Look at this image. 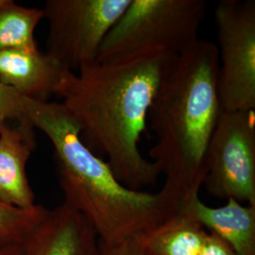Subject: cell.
Here are the masks:
<instances>
[{"mask_svg":"<svg viewBox=\"0 0 255 255\" xmlns=\"http://www.w3.org/2000/svg\"><path fill=\"white\" fill-rule=\"evenodd\" d=\"M174 56L152 53L112 63L95 62L64 70L54 96L80 128L82 143L105 161L128 188L155 185L160 170L140 151L148 111Z\"/></svg>","mask_w":255,"mask_h":255,"instance_id":"1","label":"cell"},{"mask_svg":"<svg viewBox=\"0 0 255 255\" xmlns=\"http://www.w3.org/2000/svg\"><path fill=\"white\" fill-rule=\"evenodd\" d=\"M26 113L53 146L64 204L89 222L100 241L145 235L180 211L164 188L132 190L119 182L108 164L82 143L78 124L61 102L27 100Z\"/></svg>","mask_w":255,"mask_h":255,"instance_id":"2","label":"cell"},{"mask_svg":"<svg viewBox=\"0 0 255 255\" xmlns=\"http://www.w3.org/2000/svg\"><path fill=\"white\" fill-rule=\"evenodd\" d=\"M219 65L218 47L205 40L174 56L148 111L157 137L149 156L180 208L199 196L206 173L207 146L222 111Z\"/></svg>","mask_w":255,"mask_h":255,"instance_id":"3","label":"cell"},{"mask_svg":"<svg viewBox=\"0 0 255 255\" xmlns=\"http://www.w3.org/2000/svg\"><path fill=\"white\" fill-rule=\"evenodd\" d=\"M207 7L205 0H131L105 37L97 62L180 55L200 40Z\"/></svg>","mask_w":255,"mask_h":255,"instance_id":"4","label":"cell"},{"mask_svg":"<svg viewBox=\"0 0 255 255\" xmlns=\"http://www.w3.org/2000/svg\"><path fill=\"white\" fill-rule=\"evenodd\" d=\"M131 0H47L46 54L68 71L97 62L101 45Z\"/></svg>","mask_w":255,"mask_h":255,"instance_id":"5","label":"cell"},{"mask_svg":"<svg viewBox=\"0 0 255 255\" xmlns=\"http://www.w3.org/2000/svg\"><path fill=\"white\" fill-rule=\"evenodd\" d=\"M210 195L255 206V112L221 111L205 155Z\"/></svg>","mask_w":255,"mask_h":255,"instance_id":"6","label":"cell"},{"mask_svg":"<svg viewBox=\"0 0 255 255\" xmlns=\"http://www.w3.org/2000/svg\"><path fill=\"white\" fill-rule=\"evenodd\" d=\"M222 111L255 110V1L220 0L215 10Z\"/></svg>","mask_w":255,"mask_h":255,"instance_id":"7","label":"cell"},{"mask_svg":"<svg viewBox=\"0 0 255 255\" xmlns=\"http://www.w3.org/2000/svg\"><path fill=\"white\" fill-rule=\"evenodd\" d=\"M99 237L81 214L63 203L23 245V255H99Z\"/></svg>","mask_w":255,"mask_h":255,"instance_id":"8","label":"cell"},{"mask_svg":"<svg viewBox=\"0 0 255 255\" xmlns=\"http://www.w3.org/2000/svg\"><path fill=\"white\" fill-rule=\"evenodd\" d=\"M34 128L31 122L10 126L0 121V201L21 209L36 205L26 171L36 147Z\"/></svg>","mask_w":255,"mask_h":255,"instance_id":"9","label":"cell"},{"mask_svg":"<svg viewBox=\"0 0 255 255\" xmlns=\"http://www.w3.org/2000/svg\"><path fill=\"white\" fill-rule=\"evenodd\" d=\"M64 70L55 59L39 49L0 52V82L30 101H48Z\"/></svg>","mask_w":255,"mask_h":255,"instance_id":"10","label":"cell"},{"mask_svg":"<svg viewBox=\"0 0 255 255\" xmlns=\"http://www.w3.org/2000/svg\"><path fill=\"white\" fill-rule=\"evenodd\" d=\"M181 209L224 240L236 255H255V206L228 199L223 206L210 207L197 196Z\"/></svg>","mask_w":255,"mask_h":255,"instance_id":"11","label":"cell"},{"mask_svg":"<svg viewBox=\"0 0 255 255\" xmlns=\"http://www.w3.org/2000/svg\"><path fill=\"white\" fill-rule=\"evenodd\" d=\"M208 232L181 209L142 236L150 255H199Z\"/></svg>","mask_w":255,"mask_h":255,"instance_id":"12","label":"cell"},{"mask_svg":"<svg viewBox=\"0 0 255 255\" xmlns=\"http://www.w3.org/2000/svg\"><path fill=\"white\" fill-rule=\"evenodd\" d=\"M43 18V9L23 7L9 0L0 9V52L9 49L38 50L34 31Z\"/></svg>","mask_w":255,"mask_h":255,"instance_id":"13","label":"cell"},{"mask_svg":"<svg viewBox=\"0 0 255 255\" xmlns=\"http://www.w3.org/2000/svg\"><path fill=\"white\" fill-rule=\"evenodd\" d=\"M47 213L40 204L21 209L0 201V250L24 245Z\"/></svg>","mask_w":255,"mask_h":255,"instance_id":"14","label":"cell"},{"mask_svg":"<svg viewBox=\"0 0 255 255\" xmlns=\"http://www.w3.org/2000/svg\"><path fill=\"white\" fill-rule=\"evenodd\" d=\"M27 99L0 82V120H16L18 123L31 122L26 113Z\"/></svg>","mask_w":255,"mask_h":255,"instance_id":"15","label":"cell"},{"mask_svg":"<svg viewBox=\"0 0 255 255\" xmlns=\"http://www.w3.org/2000/svg\"><path fill=\"white\" fill-rule=\"evenodd\" d=\"M142 236L128 237L115 243L99 241V255H150L143 242Z\"/></svg>","mask_w":255,"mask_h":255,"instance_id":"16","label":"cell"},{"mask_svg":"<svg viewBox=\"0 0 255 255\" xmlns=\"http://www.w3.org/2000/svg\"><path fill=\"white\" fill-rule=\"evenodd\" d=\"M199 255H237L234 250L220 237L213 233L207 234Z\"/></svg>","mask_w":255,"mask_h":255,"instance_id":"17","label":"cell"},{"mask_svg":"<svg viewBox=\"0 0 255 255\" xmlns=\"http://www.w3.org/2000/svg\"><path fill=\"white\" fill-rule=\"evenodd\" d=\"M0 255H23V245L8 247L0 250Z\"/></svg>","mask_w":255,"mask_h":255,"instance_id":"18","label":"cell"},{"mask_svg":"<svg viewBox=\"0 0 255 255\" xmlns=\"http://www.w3.org/2000/svg\"><path fill=\"white\" fill-rule=\"evenodd\" d=\"M8 1H9V0H0V9H1L2 7H4V6L8 3Z\"/></svg>","mask_w":255,"mask_h":255,"instance_id":"19","label":"cell"},{"mask_svg":"<svg viewBox=\"0 0 255 255\" xmlns=\"http://www.w3.org/2000/svg\"><path fill=\"white\" fill-rule=\"evenodd\" d=\"M0 121H1V120H0Z\"/></svg>","mask_w":255,"mask_h":255,"instance_id":"20","label":"cell"}]
</instances>
